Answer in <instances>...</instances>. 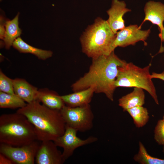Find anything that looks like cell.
<instances>
[{
    "label": "cell",
    "instance_id": "6da1fadb",
    "mask_svg": "<svg viewBox=\"0 0 164 164\" xmlns=\"http://www.w3.org/2000/svg\"><path fill=\"white\" fill-rule=\"evenodd\" d=\"M126 63L119 58L114 51L108 55L92 59L88 71L72 84V90L75 92L92 87L94 93H104L113 101L118 67Z\"/></svg>",
    "mask_w": 164,
    "mask_h": 164
},
{
    "label": "cell",
    "instance_id": "7a4b0ae2",
    "mask_svg": "<svg viewBox=\"0 0 164 164\" xmlns=\"http://www.w3.org/2000/svg\"><path fill=\"white\" fill-rule=\"evenodd\" d=\"M35 100L16 112L25 116L33 125L37 139L54 141L64 134L66 124L60 110L50 109Z\"/></svg>",
    "mask_w": 164,
    "mask_h": 164
},
{
    "label": "cell",
    "instance_id": "3957f363",
    "mask_svg": "<svg viewBox=\"0 0 164 164\" xmlns=\"http://www.w3.org/2000/svg\"><path fill=\"white\" fill-rule=\"evenodd\" d=\"M116 38L107 20L98 18L90 26L80 38L83 52L92 59L108 55L114 51Z\"/></svg>",
    "mask_w": 164,
    "mask_h": 164
},
{
    "label": "cell",
    "instance_id": "277c9868",
    "mask_svg": "<svg viewBox=\"0 0 164 164\" xmlns=\"http://www.w3.org/2000/svg\"><path fill=\"white\" fill-rule=\"evenodd\" d=\"M36 139L34 128L25 116L17 112L1 115L0 143L20 147Z\"/></svg>",
    "mask_w": 164,
    "mask_h": 164
},
{
    "label": "cell",
    "instance_id": "5b68a950",
    "mask_svg": "<svg viewBox=\"0 0 164 164\" xmlns=\"http://www.w3.org/2000/svg\"><path fill=\"white\" fill-rule=\"evenodd\" d=\"M151 64L143 68L132 62L126 63L118 67L115 82L116 87H136L146 90L157 104H159L155 87L152 80L149 69Z\"/></svg>",
    "mask_w": 164,
    "mask_h": 164
},
{
    "label": "cell",
    "instance_id": "8992f818",
    "mask_svg": "<svg viewBox=\"0 0 164 164\" xmlns=\"http://www.w3.org/2000/svg\"><path fill=\"white\" fill-rule=\"evenodd\" d=\"M60 112L66 125L77 132H85L93 127L94 116L90 104L74 108L65 105Z\"/></svg>",
    "mask_w": 164,
    "mask_h": 164
},
{
    "label": "cell",
    "instance_id": "52a82bcc",
    "mask_svg": "<svg viewBox=\"0 0 164 164\" xmlns=\"http://www.w3.org/2000/svg\"><path fill=\"white\" fill-rule=\"evenodd\" d=\"M39 145L36 141L20 147L0 144V153L12 160L14 164H34Z\"/></svg>",
    "mask_w": 164,
    "mask_h": 164
},
{
    "label": "cell",
    "instance_id": "ba28073f",
    "mask_svg": "<svg viewBox=\"0 0 164 164\" xmlns=\"http://www.w3.org/2000/svg\"><path fill=\"white\" fill-rule=\"evenodd\" d=\"M77 132L76 130L66 125L64 134L54 141L57 147L63 148L62 154L65 161L73 155L77 148L92 143L98 140L96 137L91 136L86 139H82L77 136Z\"/></svg>",
    "mask_w": 164,
    "mask_h": 164
},
{
    "label": "cell",
    "instance_id": "9c48e42d",
    "mask_svg": "<svg viewBox=\"0 0 164 164\" xmlns=\"http://www.w3.org/2000/svg\"><path fill=\"white\" fill-rule=\"evenodd\" d=\"M151 32L150 29L142 30L137 25H131L125 27L123 29L118 32L116 34L114 47H125L130 45H134L137 42H145Z\"/></svg>",
    "mask_w": 164,
    "mask_h": 164
},
{
    "label": "cell",
    "instance_id": "30bf717a",
    "mask_svg": "<svg viewBox=\"0 0 164 164\" xmlns=\"http://www.w3.org/2000/svg\"><path fill=\"white\" fill-rule=\"evenodd\" d=\"M37 152L35 163L37 164H62L64 162L62 154L53 141L42 142Z\"/></svg>",
    "mask_w": 164,
    "mask_h": 164
},
{
    "label": "cell",
    "instance_id": "8fae6325",
    "mask_svg": "<svg viewBox=\"0 0 164 164\" xmlns=\"http://www.w3.org/2000/svg\"><path fill=\"white\" fill-rule=\"evenodd\" d=\"M131 10L126 8L123 1L113 0L111 8L107 11L109 17L107 21L112 31L116 34L118 31L125 28L124 15Z\"/></svg>",
    "mask_w": 164,
    "mask_h": 164
},
{
    "label": "cell",
    "instance_id": "7c38bea8",
    "mask_svg": "<svg viewBox=\"0 0 164 164\" xmlns=\"http://www.w3.org/2000/svg\"><path fill=\"white\" fill-rule=\"evenodd\" d=\"M145 17L141 24L138 26L141 29L145 22L149 21L158 26L161 30L164 28V4L159 2L149 1L145 4L144 8Z\"/></svg>",
    "mask_w": 164,
    "mask_h": 164
},
{
    "label": "cell",
    "instance_id": "4fadbf2b",
    "mask_svg": "<svg viewBox=\"0 0 164 164\" xmlns=\"http://www.w3.org/2000/svg\"><path fill=\"white\" fill-rule=\"evenodd\" d=\"M94 93L92 87L60 96L66 105L71 107H80L89 104Z\"/></svg>",
    "mask_w": 164,
    "mask_h": 164
},
{
    "label": "cell",
    "instance_id": "5bb4252c",
    "mask_svg": "<svg viewBox=\"0 0 164 164\" xmlns=\"http://www.w3.org/2000/svg\"><path fill=\"white\" fill-rule=\"evenodd\" d=\"M14 93L25 101L29 103L37 100L38 90L25 80L19 78L13 79Z\"/></svg>",
    "mask_w": 164,
    "mask_h": 164
},
{
    "label": "cell",
    "instance_id": "9a60e30c",
    "mask_svg": "<svg viewBox=\"0 0 164 164\" xmlns=\"http://www.w3.org/2000/svg\"><path fill=\"white\" fill-rule=\"evenodd\" d=\"M145 102V94L143 89L140 88L134 87L131 93L119 99L118 105L126 111L130 108L139 106H143Z\"/></svg>",
    "mask_w": 164,
    "mask_h": 164
},
{
    "label": "cell",
    "instance_id": "2e32d148",
    "mask_svg": "<svg viewBox=\"0 0 164 164\" xmlns=\"http://www.w3.org/2000/svg\"><path fill=\"white\" fill-rule=\"evenodd\" d=\"M36 100L53 109L60 110L65 105L60 96L47 89L38 90Z\"/></svg>",
    "mask_w": 164,
    "mask_h": 164
},
{
    "label": "cell",
    "instance_id": "e0dca14e",
    "mask_svg": "<svg viewBox=\"0 0 164 164\" xmlns=\"http://www.w3.org/2000/svg\"><path fill=\"white\" fill-rule=\"evenodd\" d=\"M12 46L21 53H31L42 60H46L51 57L53 55L51 51L43 50L32 46L25 42L20 37H18L15 40Z\"/></svg>",
    "mask_w": 164,
    "mask_h": 164
},
{
    "label": "cell",
    "instance_id": "ac0fdd59",
    "mask_svg": "<svg viewBox=\"0 0 164 164\" xmlns=\"http://www.w3.org/2000/svg\"><path fill=\"white\" fill-rule=\"evenodd\" d=\"M19 15L18 13L13 19L5 22V33L3 40L7 49H10L15 40L21 34L22 30L19 26Z\"/></svg>",
    "mask_w": 164,
    "mask_h": 164
},
{
    "label": "cell",
    "instance_id": "d6986e66",
    "mask_svg": "<svg viewBox=\"0 0 164 164\" xmlns=\"http://www.w3.org/2000/svg\"><path fill=\"white\" fill-rule=\"evenodd\" d=\"M27 104L15 94H11L0 91V108H22Z\"/></svg>",
    "mask_w": 164,
    "mask_h": 164
},
{
    "label": "cell",
    "instance_id": "ffe728a7",
    "mask_svg": "<svg viewBox=\"0 0 164 164\" xmlns=\"http://www.w3.org/2000/svg\"><path fill=\"white\" fill-rule=\"evenodd\" d=\"M132 118L135 126L141 128L145 126L148 121L149 113L147 109L143 106L135 107L126 111Z\"/></svg>",
    "mask_w": 164,
    "mask_h": 164
},
{
    "label": "cell",
    "instance_id": "44dd1931",
    "mask_svg": "<svg viewBox=\"0 0 164 164\" xmlns=\"http://www.w3.org/2000/svg\"><path fill=\"white\" fill-rule=\"evenodd\" d=\"M136 162L142 164H164V159L153 157L149 155L143 144L139 142V150L133 158Z\"/></svg>",
    "mask_w": 164,
    "mask_h": 164
},
{
    "label": "cell",
    "instance_id": "7402d4cb",
    "mask_svg": "<svg viewBox=\"0 0 164 164\" xmlns=\"http://www.w3.org/2000/svg\"><path fill=\"white\" fill-rule=\"evenodd\" d=\"M0 91L9 94H15L14 91L13 79L7 76L0 70Z\"/></svg>",
    "mask_w": 164,
    "mask_h": 164
},
{
    "label": "cell",
    "instance_id": "603a6c76",
    "mask_svg": "<svg viewBox=\"0 0 164 164\" xmlns=\"http://www.w3.org/2000/svg\"><path fill=\"white\" fill-rule=\"evenodd\" d=\"M154 137L159 144L164 145V122L162 119L157 122L154 130Z\"/></svg>",
    "mask_w": 164,
    "mask_h": 164
},
{
    "label": "cell",
    "instance_id": "cb8c5ba5",
    "mask_svg": "<svg viewBox=\"0 0 164 164\" xmlns=\"http://www.w3.org/2000/svg\"><path fill=\"white\" fill-rule=\"evenodd\" d=\"M5 23L4 19L2 16L0 17V39H4L5 33Z\"/></svg>",
    "mask_w": 164,
    "mask_h": 164
},
{
    "label": "cell",
    "instance_id": "d4e9b609",
    "mask_svg": "<svg viewBox=\"0 0 164 164\" xmlns=\"http://www.w3.org/2000/svg\"><path fill=\"white\" fill-rule=\"evenodd\" d=\"M14 162L7 157L0 153V164H13Z\"/></svg>",
    "mask_w": 164,
    "mask_h": 164
},
{
    "label": "cell",
    "instance_id": "484cf974",
    "mask_svg": "<svg viewBox=\"0 0 164 164\" xmlns=\"http://www.w3.org/2000/svg\"><path fill=\"white\" fill-rule=\"evenodd\" d=\"M151 77L152 79H159L164 81V73H157L155 72H152L151 75Z\"/></svg>",
    "mask_w": 164,
    "mask_h": 164
},
{
    "label": "cell",
    "instance_id": "4316f807",
    "mask_svg": "<svg viewBox=\"0 0 164 164\" xmlns=\"http://www.w3.org/2000/svg\"><path fill=\"white\" fill-rule=\"evenodd\" d=\"M159 31L160 33L159 34V36L161 41L164 42V28Z\"/></svg>",
    "mask_w": 164,
    "mask_h": 164
},
{
    "label": "cell",
    "instance_id": "83f0119b",
    "mask_svg": "<svg viewBox=\"0 0 164 164\" xmlns=\"http://www.w3.org/2000/svg\"><path fill=\"white\" fill-rule=\"evenodd\" d=\"M164 122V114L163 116V119H162Z\"/></svg>",
    "mask_w": 164,
    "mask_h": 164
},
{
    "label": "cell",
    "instance_id": "f1b7e54d",
    "mask_svg": "<svg viewBox=\"0 0 164 164\" xmlns=\"http://www.w3.org/2000/svg\"><path fill=\"white\" fill-rule=\"evenodd\" d=\"M163 153H164V146L163 148Z\"/></svg>",
    "mask_w": 164,
    "mask_h": 164
},
{
    "label": "cell",
    "instance_id": "f546056e",
    "mask_svg": "<svg viewBox=\"0 0 164 164\" xmlns=\"http://www.w3.org/2000/svg\"><path fill=\"white\" fill-rule=\"evenodd\" d=\"M162 73H164V69L163 71V72H162Z\"/></svg>",
    "mask_w": 164,
    "mask_h": 164
}]
</instances>
